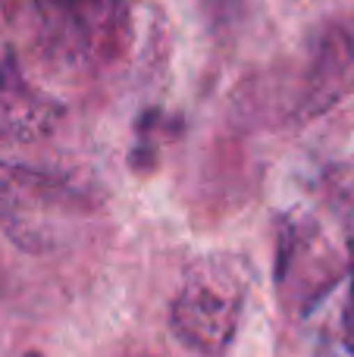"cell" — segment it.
Listing matches in <instances>:
<instances>
[{"label": "cell", "mask_w": 354, "mask_h": 357, "mask_svg": "<svg viewBox=\"0 0 354 357\" xmlns=\"http://www.w3.org/2000/svg\"><path fill=\"white\" fill-rule=\"evenodd\" d=\"M25 357H41V354H38V351H29V354H25Z\"/></svg>", "instance_id": "8"}, {"label": "cell", "mask_w": 354, "mask_h": 357, "mask_svg": "<svg viewBox=\"0 0 354 357\" xmlns=\"http://www.w3.org/2000/svg\"><path fill=\"white\" fill-rule=\"evenodd\" d=\"M13 85H16V69H13L10 56L0 54V94H6Z\"/></svg>", "instance_id": "7"}, {"label": "cell", "mask_w": 354, "mask_h": 357, "mask_svg": "<svg viewBox=\"0 0 354 357\" xmlns=\"http://www.w3.org/2000/svg\"><path fill=\"white\" fill-rule=\"evenodd\" d=\"M47 41L66 60L107 63L129 44V0H35Z\"/></svg>", "instance_id": "3"}, {"label": "cell", "mask_w": 354, "mask_h": 357, "mask_svg": "<svg viewBox=\"0 0 354 357\" xmlns=\"http://www.w3.org/2000/svg\"><path fill=\"white\" fill-rule=\"evenodd\" d=\"M85 216L82 195L60 176L0 163V229L29 254H50L72 238Z\"/></svg>", "instance_id": "1"}, {"label": "cell", "mask_w": 354, "mask_h": 357, "mask_svg": "<svg viewBox=\"0 0 354 357\" xmlns=\"http://www.w3.org/2000/svg\"><path fill=\"white\" fill-rule=\"evenodd\" d=\"M245 285L226 260H204L185 276L169 307V329L194 354L223 357L236 342Z\"/></svg>", "instance_id": "2"}, {"label": "cell", "mask_w": 354, "mask_h": 357, "mask_svg": "<svg viewBox=\"0 0 354 357\" xmlns=\"http://www.w3.org/2000/svg\"><path fill=\"white\" fill-rule=\"evenodd\" d=\"M348 264H351V285H348V298H345V310H342V333H345V348L354 357V238L348 245Z\"/></svg>", "instance_id": "6"}, {"label": "cell", "mask_w": 354, "mask_h": 357, "mask_svg": "<svg viewBox=\"0 0 354 357\" xmlns=\"http://www.w3.org/2000/svg\"><path fill=\"white\" fill-rule=\"evenodd\" d=\"M354 94V31L345 25H330L320 31L314 56L307 66V82L301 91L295 119L311 123L323 113L336 110Z\"/></svg>", "instance_id": "4"}, {"label": "cell", "mask_w": 354, "mask_h": 357, "mask_svg": "<svg viewBox=\"0 0 354 357\" xmlns=\"http://www.w3.org/2000/svg\"><path fill=\"white\" fill-rule=\"evenodd\" d=\"M56 116V104L44 100L41 94H29L22 88L13 85L6 94H0V135L6 138H29L44 135L47 129H54Z\"/></svg>", "instance_id": "5"}]
</instances>
